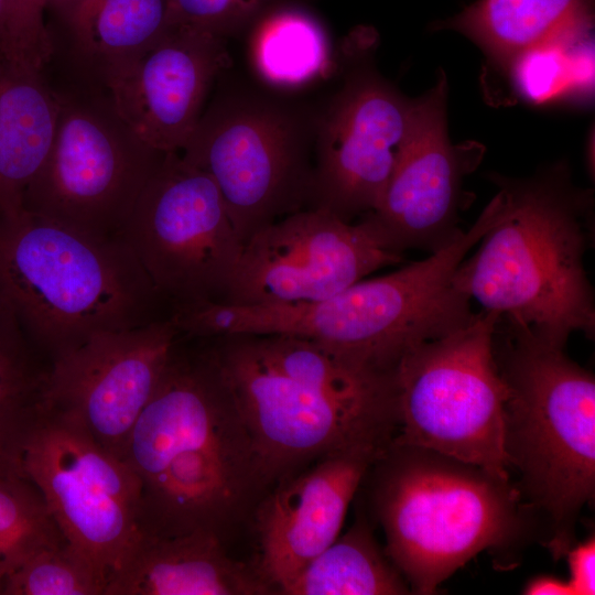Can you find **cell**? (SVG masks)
Segmentation results:
<instances>
[{"label":"cell","instance_id":"obj_29","mask_svg":"<svg viewBox=\"0 0 595 595\" xmlns=\"http://www.w3.org/2000/svg\"><path fill=\"white\" fill-rule=\"evenodd\" d=\"M44 371L36 367L30 342L0 301V407L36 404Z\"/></svg>","mask_w":595,"mask_h":595},{"label":"cell","instance_id":"obj_18","mask_svg":"<svg viewBox=\"0 0 595 595\" xmlns=\"http://www.w3.org/2000/svg\"><path fill=\"white\" fill-rule=\"evenodd\" d=\"M227 61L224 39L171 25L109 93L122 118L144 142L161 152H181Z\"/></svg>","mask_w":595,"mask_h":595},{"label":"cell","instance_id":"obj_1","mask_svg":"<svg viewBox=\"0 0 595 595\" xmlns=\"http://www.w3.org/2000/svg\"><path fill=\"white\" fill-rule=\"evenodd\" d=\"M181 336L122 459L140 480L141 534L207 532L224 542L268 486L248 429L204 339Z\"/></svg>","mask_w":595,"mask_h":595},{"label":"cell","instance_id":"obj_34","mask_svg":"<svg viewBox=\"0 0 595 595\" xmlns=\"http://www.w3.org/2000/svg\"><path fill=\"white\" fill-rule=\"evenodd\" d=\"M528 595H574L566 580L551 575H540L530 580L523 588Z\"/></svg>","mask_w":595,"mask_h":595},{"label":"cell","instance_id":"obj_14","mask_svg":"<svg viewBox=\"0 0 595 595\" xmlns=\"http://www.w3.org/2000/svg\"><path fill=\"white\" fill-rule=\"evenodd\" d=\"M402 259L368 215L345 221L323 208H304L259 230L244 245L220 303L315 302Z\"/></svg>","mask_w":595,"mask_h":595},{"label":"cell","instance_id":"obj_10","mask_svg":"<svg viewBox=\"0 0 595 595\" xmlns=\"http://www.w3.org/2000/svg\"><path fill=\"white\" fill-rule=\"evenodd\" d=\"M229 387L269 486L329 454L380 452L394 437V402L344 400L274 369L247 334L203 338Z\"/></svg>","mask_w":595,"mask_h":595},{"label":"cell","instance_id":"obj_24","mask_svg":"<svg viewBox=\"0 0 595 595\" xmlns=\"http://www.w3.org/2000/svg\"><path fill=\"white\" fill-rule=\"evenodd\" d=\"M244 334L267 363L298 382L338 399L396 402L394 371L363 367L335 348L302 336Z\"/></svg>","mask_w":595,"mask_h":595},{"label":"cell","instance_id":"obj_25","mask_svg":"<svg viewBox=\"0 0 595 595\" xmlns=\"http://www.w3.org/2000/svg\"><path fill=\"white\" fill-rule=\"evenodd\" d=\"M410 586L375 539L368 522L349 530L312 560L282 595H399Z\"/></svg>","mask_w":595,"mask_h":595},{"label":"cell","instance_id":"obj_2","mask_svg":"<svg viewBox=\"0 0 595 595\" xmlns=\"http://www.w3.org/2000/svg\"><path fill=\"white\" fill-rule=\"evenodd\" d=\"M497 215L456 270L455 282L480 310L509 317L564 347L595 333L594 291L584 266L593 238V195L565 164L530 177L490 174Z\"/></svg>","mask_w":595,"mask_h":595},{"label":"cell","instance_id":"obj_5","mask_svg":"<svg viewBox=\"0 0 595 595\" xmlns=\"http://www.w3.org/2000/svg\"><path fill=\"white\" fill-rule=\"evenodd\" d=\"M370 467L385 551L416 594L521 529L520 491L477 466L392 440Z\"/></svg>","mask_w":595,"mask_h":595},{"label":"cell","instance_id":"obj_17","mask_svg":"<svg viewBox=\"0 0 595 595\" xmlns=\"http://www.w3.org/2000/svg\"><path fill=\"white\" fill-rule=\"evenodd\" d=\"M380 452L329 454L281 479L260 499L255 509L257 570L275 594L338 538L348 507Z\"/></svg>","mask_w":595,"mask_h":595},{"label":"cell","instance_id":"obj_13","mask_svg":"<svg viewBox=\"0 0 595 595\" xmlns=\"http://www.w3.org/2000/svg\"><path fill=\"white\" fill-rule=\"evenodd\" d=\"M23 469L66 542L108 581L140 536L134 472L79 425L40 407Z\"/></svg>","mask_w":595,"mask_h":595},{"label":"cell","instance_id":"obj_3","mask_svg":"<svg viewBox=\"0 0 595 595\" xmlns=\"http://www.w3.org/2000/svg\"><path fill=\"white\" fill-rule=\"evenodd\" d=\"M162 295L128 245L22 210L0 217V301L52 359L156 318Z\"/></svg>","mask_w":595,"mask_h":595},{"label":"cell","instance_id":"obj_11","mask_svg":"<svg viewBox=\"0 0 595 595\" xmlns=\"http://www.w3.org/2000/svg\"><path fill=\"white\" fill-rule=\"evenodd\" d=\"M119 237L171 305L223 302L244 242L213 178L167 152Z\"/></svg>","mask_w":595,"mask_h":595},{"label":"cell","instance_id":"obj_22","mask_svg":"<svg viewBox=\"0 0 595 595\" xmlns=\"http://www.w3.org/2000/svg\"><path fill=\"white\" fill-rule=\"evenodd\" d=\"M594 0H477L443 21L504 67L519 54L593 28Z\"/></svg>","mask_w":595,"mask_h":595},{"label":"cell","instance_id":"obj_32","mask_svg":"<svg viewBox=\"0 0 595 595\" xmlns=\"http://www.w3.org/2000/svg\"><path fill=\"white\" fill-rule=\"evenodd\" d=\"M37 416V403L0 407V483L26 477L23 469L24 450Z\"/></svg>","mask_w":595,"mask_h":595},{"label":"cell","instance_id":"obj_20","mask_svg":"<svg viewBox=\"0 0 595 595\" xmlns=\"http://www.w3.org/2000/svg\"><path fill=\"white\" fill-rule=\"evenodd\" d=\"M275 594L258 572L226 551L207 532L174 537L139 536L107 581L104 595Z\"/></svg>","mask_w":595,"mask_h":595},{"label":"cell","instance_id":"obj_27","mask_svg":"<svg viewBox=\"0 0 595 595\" xmlns=\"http://www.w3.org/2000/svg\"><path fill=\"white\" fill-rule=\"evenodd\" d=\"M65 541L29 478L0 483V594L6 578L32 554Z\"/></svg>","mask_w":595,"mask_h":595},{"label":"cell","instance_id":"obj_8","mask_svg":"<svg viewBox=\"0 0 595 595\" xmlns=\"http://www.w3.org/2000/svg\"><path fill=\"white\" fill-rule=\"evenodd\" d=\"M498 314L480 310L462 328L407 351L394 374V442L509 480L508 389L495 351Z\"/></svg>","mask_w":595,"mask_h":595},{"label":"cell","instance_id":"obj_21","mask_svg":"<svg viewBox=\"0 0 595 595\" xmlns=\"http://www.w3.org/2000/svg\"><path fill=\"white\" fill-rule=\"evenodd\" d=\"M57 111L43 68L0 53V217L23 210L25 191L50 152Z\"/></svg>","mask_w":595,"mask_h":595},{"label":"cell","instance_id":"obj_31","mask_svg":"<svg viewBox=\"0 0 595 595\" xmlns=\"http://www.w3.org/2000/svg\"><path fill=\"white\" fill-rule=\"evenodd\" d=\"M50 0H0V53L43 68L46 58L45 13Z\"/></svg>","mask_w":595,"mask_h":595},{"label":"cell","instance_id":"obj_12","mask_svg":"<svg viewBox=\"0 0 595 595\" xmlns=\"http://www.w3.org/2000/svg\"><path fill=\"white\" fill-rule=\"evenodd\" d=\"M376 33L359 28L348 39L342 86L317 113L309 208L345 221L372 213L405 137L413 99L383 78L371 61Z\"/></svg>","mask_w":595,"mask_h":595},{"label":"cell","instance_id":"obj_23","mask_svg":"<svg viewBox=\"0 0 595 595\" xmlns=\"http://www.w3.org/2000/svg\"><path fill=\"white\" fill-rule=\"evenodd\" d=\"M250 28L252 65L271 87L305 86L323 77L333 66L324 26L293 0L269 8Z\"/></svg>","mask_w":595,"mask_h":595},{"label":"cell","instance_id":"obj_19","mask_svg":"<svg viewBox=\"0 0 595 595\" xmlns=\"http://www.w3.org/2000/svg\"><path fill=\"white\" fill-rule=\"evenodd\" d=\"M170 26L167 0H50L43 72L53 88L109 91Z\"/></svg>","mask_w":595,"mask_h":595},{"label":"cell","instance_id":"obj_28","mask_svg":"<svg viewBox=\"0 0 595 595\" xmlns=\"http://www.w3.org/2000/svg\"><path fill=\"white\" fill-rule=\"evenodd\" d=\"M106 578L66 541L39 550L3 582L1 595H104Z\"/></svg>","mask_w":595,"mask_h":595},{"label":"cell","instance_id":"obj_6","mask_svg":"<svg viewBox=\"0 0 595 595\" xmlns=\"http://www.w3.org/2000/svg\"><path fill=\"white\" fill-rule=\"evenodd\" d=\"M497 207L493 197L467 230L393 272L361 279L315 302L252 306L249 327L258 334L311 338L360 366L393 372L407 351L473 320L472 300L455 274L494 223Z\"/></svg>","mask_w":595,"mask_h":595},{"label":"cell","instance_id":"obj_26","mask_svg":"<svg viewBox=\"0 0 595 595\" xmlns=\"http://www.w3.org/2000/svg\"><path fill=\"white\" fill-rule=\"evenodd\" d=\"M593 28L537 46L502 68L523 101L545 105L589 99L594 87Z\"/></svg>","mask_w":595,"mask_h":595},{"label":"cell","instance_id":"obj_15","mask_svg":"<svg viewBox=\"0 0 595 595\" xmlns=\"http://www.w3.org/2000/svg\"><path fill=\"white\" fill-rule=\"evenodd\" d=\"M178 337L167 316L96 334L52 361L44 371L37 404L76 423L122 459Z\"/></svg>","mask_w":595,"mask_h":595},{"label":"cell","instance_id":"obj_16","mask_svg":"<svg viewBox=\"0 0 595 595\" xmlns=\"http://www.w3.org/2000/svg\"><path fill=\"white\" fill-rule=\"evenodd\" d=\"M447 80L412 101L408 130L377 208L369 214L394 251L434 252L453 240L464 176L477 166L476 143L453 144L447 130Z\"/></svg>","mask_w":595,"mask_h":595},{"label":"cell","instance_id":"obj_30","mask_svg":"<svg viewBox=\"0 0 595 595\" xmlns=\"http://www.w3.org/2000/svg\"><path fill=\"white\" fill-rule=\"evenodd\" d=\"M286 0H167L171 25L225 37L250 28L269 8Z\"/></svg>","mask_w":595,"mask_h":595},{"label":"cell","instance_id":"obj_33","mask_svg":"<svg viewBox=\"0 0 595 595\" xmlns=\"http://www.w3.org/2000/svg\"><path fill=\"white\" fill-rule=\"evenodd\" d=\"M570 577L574 595L595 593V540L589 538L566 551Z\"/></svg>","mask_w":595,"mask_h":595},{"label":"cell","instance_id":"obj_7","mask_svg":"<svg viewBox=\"0 0 595 595\" xmlns=\"http://www.w3.org/2000/svg\"><path fill=\"white\" fill-rule=\"evenodd\" d=\"M316 117L256 90H224L206 104L180 154L213 178L244 245L310 207Z\"/></svg>","mask_w":595,"mask_h":595},{"label":"cell","instance_id":"obj_9","mask_svg":"<svg viewBox=\"0 0 595 595\" xmlns=\"http://www.w3.org/2000/svg\"><path fill=\"white\" fill-rule=\"evenodd\" d=\"M53 89V141L25 191L23 210L95 237H119L166 153L132 130L109 91Z\"/></svg>","mask_w":595,"mask_h":595},{"label":"cell","instance_id":"obj_4","mask_svg":"<svg viewBox=\"0 0 595 595\" xmlns=\"http://www.w3.org/2000/svg\"><path fill=\"white\" fill-rule=\"evenodd\" d=\"M494 351L508 389L507 451L551 527L558 558L595 491V379L555 346L498 316Z\"/></svg>","mask_w":595,"mask_h":595}]
</instances>
